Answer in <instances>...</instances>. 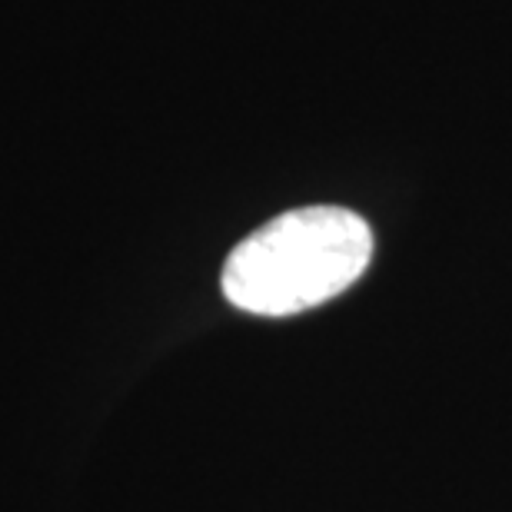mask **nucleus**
<instances>
[{
  "label": "nucleus",
  "instance_id": "1",
  "mask_svg": "<svg viewBox=\"0 0 512 512\" xmlns=\"http://www.w3.org/2000/svg\"><path fill=\"white\" fill-rule=\"evenodd\" d=\"M373 260V230L343 207L286 210L240 240L223 266V296L253 316L313 310L360 280Z\"/></svg>",
  "mask_w": 512,
  "mask_h": 512
}]
</instances>
